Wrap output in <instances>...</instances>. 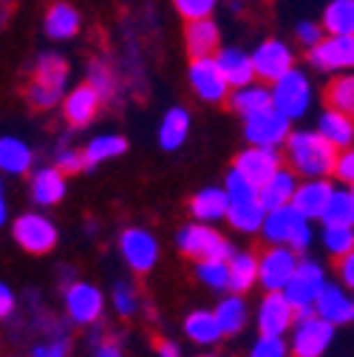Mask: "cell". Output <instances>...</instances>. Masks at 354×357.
<instances>
[{"instance_id":"16","label":"cell","mask_w":354,"mask_h":357,"mask_svg":"<svg viewBox=\"0 0 354 357\" xmlns=\"http://www.w3.org/2000/svg\"><path fill=\"white\" fill-rule=\"evenodd\" d=\"M249 60H252L255 79H261V82H272L295 66V54L284 40H263L261 46L249 54Z\"/></svg>"},{"instance_id":"44","label":"cell","mask_w":354,"mask_h":357,"mask_svg":"<svg viewBox=\"0 0 354 357\" xmlns=\"http://www.w3.org/2000/svg\"><path fill=\"white\" fill-rule=\"evenodd\" d=\"M176 12L185 20H199V17H210L215 9V0H173Z\"/></svg>"},{"instance_id":"24","label":"cell","mask_w":354,"mask_h":357,"mask_svg":"<svg viewBox=\"0 0 354 357\" xmlns=\"http://www.w3.org/2000/svg\"><path fill=\"white\" fill-rule=\"evenodd\" d=\"M185 46H187L190 57L215 54V49L221 46V34H218V26L213 23V17L187 20V26H185Z\"/></svg>"},{"instance_id":"26","label":"cell","mask_w":354,"mask_h":357,"mask_svg":"<svg viewBox=\"0 0 354 357\" xmlns=\"http://www.w3.org/2000/svg\"><path fill=\"white\" fill-rule=\"evenodd\" d=\"M321 137L334 145L337 151L343 148H351L354 142V122H351V114H343V111H334V108H326L321 116H318V128H315Z\"/></svg>"},{"instance_id":"30","label":"cell","mask_w":354,"mask_h":357,"mask_svg":"<svg viewBox=\"0 0 354 357\" xmlns=\"http://www.w3.org/2000/svg\"><path fill=\"white\" fill-rule=\"evenodd\" d=\"M190 213L196 221L213 225L227 215V193L224 188H201L193 199H190Z\"/></svg>"},{"instance_id":"52","label":"cell","mask_w":354,"mask_h":357,"mask_svg":"<svg viewBox=\"0 0 354 357\" xmlns=\"http://www.w3.org/2000/svg\"><path fill=\"white\" fill-rule=\"evenodd\" d=\"M94 351H97V354H100V357H116V354H119V351H122V349H119V346H116V343H102V346H97V349H94Z\"/></svg>"},{"instance_id":"45","label":"cell","mask_w":354,"mask_h":357,"mask_svg":"<svg viewBox=\"0 0 354 357\" xmlns=\"http://www.w3.org/2000/svg\"><path fill=\"white\" fill-rule=\"evenodd\" d=\"M332 176L337 178V182H343V185H351V182H354V153H351V148L337 151V159H334Z\"/></svg>"},{"instance_id":"39","label":"cell","mask_w":354,"mask_h":357,"mask_svg":"<svg viewBox=\"0 0 354 357\" xmlns=\"http://www.w3.org/2000/svg\"><path fill=\"white\" fill-rule=\"evenodd\" d=\"M326 105L343 114H354V77L337 74L326 88Z\"/></svg>"},{"instance_id":"47","label":"cell","mask_w":354,"mask_h":357,"mask_svg":"<svg viewBox=\"0 0 354 357\" xmlns=\"http://www.w3.org/2000/svg\"><path fill=\"white\" fill-rule=\"evenodd\" d=\"M295 34H298V40L303 43V46H315V43H318L326 31H323V26H321V23H315V20H303V23L298 26V31H295Z\"/></svg>"},{"instance_id":"18","label":"cell","mask_w":354,"mask_h":357,"mask_svg":"<svg viewBox=\"0 0 354 357\" xmlns=\"http://www.w3.org/2000/svg\"><path fill=\"white\" fill-rule=\"evenodd\" d=\"M284 165V156L278 153V148H261V145H249L247 151H241L236 156V170L247 178V182H252L255 188L261 182H267V178Z\"/></svg>"},{"instance_id":"46","label":"cell","mask_w":354,"mask_h":357,"mask_svg":"<svg viewBox=\"0 0 354 357\" xmlns=\"http://www.w3.org/2000/svg\"><path fill=\"white\" fill-rule=\"evenodd\" d=\"M57 167L63 170V173H79V170H85V159H82V151H74V148H63L60 153H57Z\"/></svg>"},{"instance_id":"33","label":"cell","mask_w":354,"mask_h":357,"mask_svg":"<svg viewBox=\"0 0 354 357\" xmlns=\"http://www.w3.org/2000/svg\"><path fill=\"white\" fill-rule=\"evenodd\" d=\"M190 133V114L185 108H170L159 125V145L164 151H179Z\"/></svg>"},{"instance_id":"48","label":"cell","mask_w":354,"mask_h":357,"mask_svg":"<svg viewBox=\"0 0 354 357\" xmlns=\"http://www.w3.org/2000/svg\"><path fill=\"white\" fill-rule=\"evenodd\" d=\"M15 306H17V298H15L12 287L0 281V321H9L12 312H15Z\"/></svg>"},{"instance_id":"37","label":"cell","mask_w":354,"mask_h":357,"mask_svg":"<svg viewBox=\"0 0 354 357\" xmlns=\"http://www.w3.org/2000/svg\"><path fill=\"white\" fill-rule=\"evenodd\" d=\"M321 26L326 34H354V0H332Z\"/></svg>"},{"instance_id":"41","label":"cell","mask_w":354,"mask_h":357,"mask_svg":"<svg viewBox=\"0 0 354 357\" xmlns=\"http://www.w3.org/2000/svg\"><path fill=\"white\" fill-rule=\"evenodd\" d=\"M114 309L119 318H134L139 312V295L128 281H116L114 284Z\"/></svg>"},{"instance_id":"40","label":"cell","mask_w":354,"mask_h":357,"mask_svg":"<svg viewBox=\"0 0 354 357\" xmlns=\"http://www.w3.org/2000/svg\"><path fill=\"white\" fill-rule=\"evenodd\" d=\"M323 247L334 258L351 252L354 250V230L351 227H332V225H326V230H323Z\"/></svg>"},{"instance_id":"53","label":"cell","mask_w":354,"mask_h":357,"mask_svg":"<svg viewBox=\"0 0 354 357\" xmlns=\"http://www.w3.org/2000/svg\"><path fill=\"white\" fill-rule=\"evenodd\" d=\"M6 215H9V207H6V188L0 182V227L6 225Z\"/></svg>"},{"instance_id":"6","label":"cell","mask_w":354,"mask_h":357,"mask_svg":"<svg viewBox=\"0 0 354 357\" xmlns=\"http://www.w3.org/2000/svg\"><path fill=\"white\" fill-rule=\"evenodd\" d=\"M176 244H179L182 255L201 261V258H230L233 255V244L221 236L218 230L207 227L204 221H193V225H185L176 236Z\"/></svg>"},{"instance_id":"11","label":"cell","mask_w":354,"mask_h":357,"mask_svg":"<svg viewBox=\"0 0 354 357\" xmlns=\"http://www.w3.org/2000/svg\"><path fill=\"white\" fill-rule=\"evenodd\" d=\"M323 284H326V273H323V266L318 261H298L289 281H286V287L281 292L295 309H303V306L315 303V298L323 289Z\"/></svg>"},{"instance_id":"12","label":"cell","mask_w":354,"mask_h":357,"mask_svg":"<svg viewBox=\"0 0 354 357\" xmlns=\"http://www.w3.org/2000/svg\"><path fill=\"white\" fill-rule=\"evenodd\" d=\"M102 309H105V295L100 292V287L88 284V281H74L66 289V312H68L71 324H77V326L100 324Z\"/></svg>"},{"instance_id":"35","label":"cell","mask_w":354,"mask_h":357,"mask_svg":"<svg viewBox=\"0 0 354 357\" xmlns=\"http://www.w3.org/2000/svg\"><path fill=\"white\" fill-rule=\"evenodd\" d=\"M128 151V139L119 137V133H100V137H94L91 142H88L82 148V159H85V167H97L108 159H116Z\"/></svg>"},{"instance_id":"2","label":"cell","mask_w":354,"mask_h":357,"mask_svg":"<svg viewBox=\"0 0 354 357\" xmlns=\"http://www.w3.org/2000/svg\"><path fill=\"white\" fill-rule=\"evenodd\" d=\"M258 233L263 236L267 244H284L295 252H303L312 244V227H309V218H303L292 204H281L263 213V221Z\"/></svg>"},{"instance_id":"13","label":"cell","mask_w":354,"mask_h":357,"mask_svg":"<svg viewBox=\"0 0 354 357\" xmlns=\"http://www.w3.org/2000/svg\"><path fill=\"white\" fill-rule=\"evenodd\" d=\"M119 252H122V258H125V264L130 266V270L145 275L159 261V241L145 227H128L119 236Z\"/></svg>"},{"instance_id":"21","label":"cell","mask_w":354,"mask_h":357,"mask_svg":"<svg viewBox=\"0 0 354 357\" xmlns=\"http://www.w3.org/2000/svg\"><path fill=\"white\" fill-rule=\"evenodd\" d=\"M329 193H332V185L326 178H306V182H298L295 185V193L289 199V204L303 215V218H321L326 202H329Z\"/></svg>"},{"instance_id":"50","label":"cell","mask_w":354,"mask_h":357,"mask_svg":"<svg viewBox=\"0 0 354 357\" xmlns=\"http://www.w3.org/2000/svg\"><path fill=\"white\" fill-rule=\"evenodd\" d=\"M337 270H340V281H343V287L351 289V287H354V250L346 252V255H340Z\"/></svg>"},{"instance_id":"38","label":"cell","mask_w":354,"mask_h":357,"mask_svg":"<svg viewBox=\"0 0 354 357\" xmlns=\"http://www.w3.org/2000/svg\"><path fill=\"white\" fill-rule=\"evenodd\" d=\"M196 278L215 292H227L230 273H227V258H201L196 261Z\"/></svg>"},{"instance_id":"10","label":"cell","mask_w":354,"mask_h":357,"mask_svg":"<svg viewBox=\"0 0 354 357\" xmlns=\"http://www.w3.org/2000/svg\"><path fill=\"white\" fill-rule=\"evenodd\" d=\"M309 63L318 71H346L354 63V37L351 34H323L315 46H309Z\"/></svg>"},{"instance_id":"43","label":"cell","mask_w":354,"mask_h":357,"mask_svg":"<svg viewBox=\"0 0 354 357\" xmlns=\"http://www.w3.org/2000/svg\"><path fill=\"white\" fill-rule=\"evenodd\" d=\"M249 354L252 357H284V354H289V346L278 335H258V340L252 343Z\"/></svg>"},{"instance_id":"29","label":"cell","mask_w":354,"mask_h":357,"mask_svg":"<svg viewBox=\"0 0 354 357\" xmlns=\"http://www.w3.org/2000/svg\"><path fill=\"white\" fill-rule=\"evenodd\" d=\"M321 221L323 227L332 225V227H351L354 225V193H351V185H343V188H332L329 193V202L321 213Z\"/></svg>"},{"instance_id":"25","label":"cell","mask_w":354,"mask_h":357,"mask_svg":"<svg viewBox=\"0 0 354 357\" xmlns=\"http://www.w3.org/2000/svg\"><path fill=\"white\" fill-rule=\"evenodd\" d=\"M213 57H215V66L221 68V74H224V79H227L230 88H238V85L255 79L252 60H249L247 52H241V49H236V46H227V49L218 46Z\"/></svg>"},{"instance_id":"1","label":"cell","mask_w":354,"mask_h":357,"mask_svg":"<svg viewBox=\"0 0 354 357\" xmlns=\"http://www.w3.org/2000/svg\"><path fill=\"white\" fill-rule=\"evenodd\" d=\"M286 162L289 170H295L303 178H329L334 159H337V148L329 145L318 130H289L286 139Z\"/></svg>"},{"instance_id":"8","label":"cell","mask_w":354,"mask_h":357,"mask_svg":"<svg viewBox=\"0 0 354 357\" xmlns=\"http://www.w3.org/2000/svg\"><path fill=\"white\" fill-rule=\"evenodd\" d=\"M292 329H295V332H292V346H289V351H295L298 357H321V354L332 346L337 326H332L329 321L318 318L315 312H312V315L295 318Z\"/></svg>"},{"instance_id":"17","label":"cell","mask_w":354,"mask_h":357,"mask_svg":"<svg viewBox=\"0 0 354 357\" xmlns=\"http://www.w3.org/2000/svg\"><path fill=\"white\" fill-rule=\"evenodd\" d=\"M255 324L261 335H278L284 337L295 324V306L284 298V292H267L258 303Z\"/></svg>"},{"instance_id":"20","label":"cell","mask_w":354,"mask_h":357,"mask_svg":"<svg viewBox=\"0 0 354 357\" xmlns=\"http://www.w3.org/2000/svg\"><path fill=\"white\" fill-rule=\"evenodd\" d=\"M60 102H63L66 122L74 125V128H85V125H91V119L97 116V111L102 105V97L85 82V85H77L74 91L66 100H60Z\"/></svg>"},{"instance_id":"14","label":"cell","mask_w":354,"mask_h":357,"mask_svg":"<svg viewBox=\"0 0 354 357\" xmlns=\"http://www.w3.org/2000/svg\"><path fill=\"white\" fill-rule=\"evenodd\" d=\"M187 79L193 85V91L199 100L204 102H224L227 94H230V85L224 79V74H221V68L215 66V57L207 54V57H193L190 68H187Z\"/></svg>"},{"instance_id":"31","label":"cell","mask_w":354,"mask_h":357,"mask_svg":"<svg viewBox=\"0 0 354 357\" xmlns=\"http://www.w3.org/2000/svg\"><path fill=\"white\" fill-rule=\"evenodd\" d=\"M185 335L196 343V346H215L224 340V332H221L218 321L210 309H196L185 318Z\"/></svg>"},{"instance_id":"28","label":"cell","mask_w":354,"mask_h":357,"mask_svg":"<svg viewBox=\"0 0 354 357\" xmlns=\"http://www.w3.org/2000/svg\"><path fill=\"white\" fill-rule=\"evenodd\" d=\"M213 315H215L221 332H224V337H233V335H238V332L247 326V321H249V306H247L244 295L233 292V295H227V298L218 301V306L213 309Z\"/></svg>"},{"instance_id":"22","label":"cell","mask_w":354,"mask_h":357,"mask_svg":"<svg viewBox=\"0 0 354 357\" xmlns=\"http://www.w3.org/2000/svg\"><path fill=\"white\" fill-rule=\"evenodd\" d=\"M68 182H66V173L54 165V167H40L31 173V199L40 207H54L66 199Z\"/></svg>"},{"instance_id":"19","label":"cell","mask_w":354,"mask_h":357,"mask_svg":"<svg viewBox=\"0 0 354 357\" xmlns=\"http://www.w3.org/2000/svg\"><path fill=\"white\" fill-rule=\"evenodd\" d=\"M312 312L318 318L329 321L332 326H343V324H351L354 318V301L346 287L340 289V284H323V289L312 303Z\"/></svg>"},{"instance_id":"36","label":"cell","mask_w":354,"mask_h":357,"mask_svg":"<svg viewBox=\"0 0 354 357\" xmlns=\"http://www.w3.org/2000/svg\"><path fill=\"white\" fill-rule=\"evenodd\" d=\"M43 29H46V34L52 40H68L79 31V15L68 3H54L46 12V23H43Z\"/></svg>"},{"instance_id":"7","label":"cell","mask_w":354,"mask_h":357,"mask_svg":"<svg viewBox=\"0 0 354 357\" xmlns=\"http://www.w3.org/2000/svg\"><path fill=\"white\" fill-rule=\"evenodd\" d=\"M12 233H15V241L31 255H46L57 247V227H54V221L46 218L43 213L17 215Z\"/></svg>"},{"instance_id":"4","label":"cell","mask_w":354,"mask_h":357,"mask_svg":"<svg viewBox=\"0 0 354 357\" xmlns=\"http://www.w3.org/2000/svg\"><path fill=\"white\" fill-rule=\"evenodd\" d=\"M68 82V63L60 54H40L34 66V79L26 88V97L34 108H54L63 100Z\"/></svg>"},{"instance_id":"23","label":"cell","mask_w":354,"mask_h":357,"mask_svg":"<svg viewBox=\"0 0 354 357\" xmlns=\"http://www.w3.org/2000/svg\"><path fill=\"white\" fill-rule=\"evenodd\" d=\"M295 185H298V173L289 170V167H278L267 182L258 185V202L263 210H272V207H281V204H289L292 193H295Z\"/></svg>"},{"instance_id":"9","label":"cell","mask_w":354,"mask_h":357,"mask_svg":"<svg viewBox=\"0 0 354 357\" xmlns=\"http://www.w3.org/2000/svg\"><path fill=\"white\" fill-rule=\"evenodd\" d=\"M289 130H292V122L281 111H275L272 105L252 114V116H244V139L249 145L281 148Z\"/></svg>"},{"instance_id":"34","label":"cell","mask_w":354,"mask_h":357,"mask_svg":"<svg viewBox=\"0 0 354 357\" xmlns=\"http://www.w3.org/2000/svg\"><path fill=\"white\" fill-rule=\"evenodd\" d=\"M227 273H230V284L227 289L230 292H249L255 287V278H258V258L252 252H233L227 258Z\"/></svg>"},{"instance_id":"15","label":"cell","mask_w":354,"mask_h":357,"mask_svg":"<svg viewBox=\"0 0 354 357\" xmlns=\"http://www.w3.org/2000/svg\"><path fill=\"white\" fill-rule=\"evenodd\" d=\"M298 264V252L284 247V244H270V250L258 258V278L255 284H261L267 292H281Z\"/></svg>"},{"instance_id":"27","label":"cell","mask_w":354,"mask_h":357,"mask_svg":"<svg viewBox=\"0 0 354 357\" xmlns=\"http://www.w3.org/2000/svg\"><path fill=\"white\" fill-rule=\"evenodd\" d=\"M227 97H230V105H233L236 114L252 116V114H258L263 108H270V85H263L258 79H249V82H244L238 88H230Z\"/></svg>"},{"instance_id":"32","label":"cell","mask_w":354,"mask_h":357,"mask_svg":"<svg viewBox=\"0 0 354 357\" xmlns=\"http://www.w3.org/2000/svg\"><path fill=\"white\" fill-rule=\"evenodd\" d=\"M34 153L31 148L17 137H0V173L23 176L31 170Z\"/></svg>"},{"instance_id":"5","label":"cell","mask_w":354,"mask_h":357,"mask_svg":"<svg viewBox=\"0 0 354 357\" xmlns=\"http://www.w3.org/2000/svg\"><path fill=\"white\" fill-rule=\"evenodd\" d=\"M312 97H315L312 79L295 66L289 71H284L278 79H272V88H270V105L275 111H281L289 122L306 116L309 105H312Z\"/></svg>"},{"instance_id":"42","label":"cell","mask_w":354,"mask_h":357,"mask_svg":"<svg viewBox=\"0 0 354 357\" xmlns=\"http://www.w3.org/2000/svg\"><path fill=\"white\" fill-rule=\"evenodd\" d=\"M88 85H91L102 100H108L114 94V71L105 63H91L88 66Z\"/></svg>"},{"instance_id":"3","label":"cell","mask_w":354,"mask_h":357,"mask_svg":"<svg viewBox=\"0 0 354 357\" xmlns=\"http://www.w3.org/2000/svg\"><path fill=\"white\" fill-rule=\"evenodd\" d=\"M227 221L230 227H236L238 233H258L261 221H263V210L261 202H258V188L233 167L227 173Z\"/></svg>"},{"instance_id":"49","label":"cell","mask_w":354,"mask_h":357,"mask_svg":"<svg viewBox=\"0 0 354 357\" xmlns=\"http://www.w3.org/2000/svg\"><path fill=\"white\" fill-rule=\"evenodd\" d=\"M68 340L66 337H57V343H40V346H34V351L31 354H37V357H60V354H68Z\"/></svg>"},{"instance_id":"51","label":"cell","mask_w":354,"mask_h":357,"mask_svg":"<svg viewBox=\"0 0 354 357\" xmlns=\"http://www.w3.org/2000/svg\"><path fill=\"white\" fill-rule=\"evenodd\" d=\"M156 351H159L162 357H179V354H182V349L176 346V343H170V340H159Z\"/></svg>"}]
</instances>
